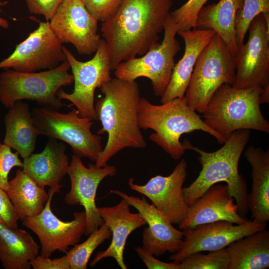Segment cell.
I'll return each mask as SVG.
<instances>
[{
  "mask_svg": "<svg viewBox=\"0 0 269 269\" xmlns=\"http://www.w3.org/2000/svg\"><path fill=\"white\" fill-rule=\"evenodd\" d=\"M172 0H124L117 12L102 22L112 70L121 62L143 55L159 44Z\"/></svg>",
  "mask_w": 269,
  "mask_h": 269,
  "instance_id": "obj_1",
  "label": "cell"
},
{
  "mask_svg": "<svg viewBox=\"0 0 269 269\" xmlns=\"http://www.w3.org/2000/svg\"><path fill=\"white\" fill-rule=\"evenodd\" d=\"M100 88L104 96L95 105L97 120L102 126L97 134L106 133L108 140L95 164L104 166L122 149L144 148L147 144L138 123L141 97L137 83L116 77Z\"/></svg>",
  "mask_w": 269,
  "mask_h": 269,
  "instance_id": "obj_2",
  "label": "cell"
},
{
  "mask_svg": "<svg viewBox=\"0 0 269 269\" xmlns=\"http://www.w3.org/2000/svg\"><path fill=\"white\" fill-rule=\"evenodd\" d=\"M250 130L234 132L223 146L214 152H206L198 147L193 150L199 156L198 160L202 169L196 179L188 187H183L185 201L191 205L212 186L221 182L227 183L235 200L239 214L243 218L249 211V193L246 181L239 172V162L250 138Z\"/></svg>",
  "mask_w": 269,
  "mask_h": 269,
  "instance_id": "obj_3",
  "label": "cell"
},
{
  "mask_svg": "<svg viewBox=\"0 0 269 269\" xmlns=\"http://www.w3.org/2000/svg\"><path fill=\"white\" fill-rule=\"evenodd\" d=\"M137 119L140 129L154 131L149 136L150 140L174 160L181 159L187 150H193L194 146L189 141H180L184 134L201 131L213 136L220 144L225 141L188 105L184 96L160 105H154L141 97Z\"/></svg>",
  "mask_w": 269,
  "mask_h": 269,
  "instance_id": "obj_4",
  "label": "cell"
},
{
  "mask_svg": "<svg viewBox=\"0 0 269 269\" xmlns=\"http://www.w3.org/2000/svg\"><path fill=\"white\" fill-rule=\"evenodd\" d=\"M262 88L239 89L222 85L202 113L204 123L226 140L235 131L253 130L269 133V122L260 108Z\"/></svg>",
  "mask_w": 269,
  "mask_h": 269,
  "instance_id": "obj_5",
  "label": "cell"
},
{
  "mask_svg": "<svg viewBox=\"0 0 269 269\" xmlns=\"http://www.w3.org/2000/svg\"><path fill=\"white\" fill-rule=\"evenodd\" d=\"M70 68L66 60L55 68L39 72L4 70L0 73V102L9 109L18 101L32 100L38 107L59 111L64 104L58 91L73 83Z\"/></svg>",
  "mask_w": 269,
  "mask_h": 269,
  "instance_id": "obj_6",
  "label": "cell"
},
{
  "mask_svg": "<svg viewBox=\"0 0 269 269\" xmlns=\"http://www.w3.org/2000/svg\"><path fill=\"white\" fill-rule=\"evenodd\" d=\"M236 70L235 56L215 33L195 65L184 95L188 105L195 112L202 113L222 85H233Z\"/></svg>",
  "mask_w": 269,
  "mask_h": 269,
  "instance_id": "obj_7",
  "label": "cell"
},
{
  "mask_svg": "<svg viewBox=\"0 0 269 269\" xmlns=\"http://www.w3.org/2000/svg\"><path fill=\"white\" fill-rule=\"evenodd\" d=\"M31 113L39 135L67 143L74 154L80 158L95 162L97 160L103 150L102 137L91 132L92 119L80 116L75 109L63 114L54 109L36 107Z\"/></svg>",
  "mask_w": 269,
  "mask_h": 269,
  "instance_id": "obj_8",
  "label": "cell"
},
{
  "mask_svg": "<svg viewBox=\"0 0 269 269\" xmlns=\"http://www.w3.org/2000/svg\"><path fill=\"white\" fill-rule=\"evenodd\" d=\"M162 41L149 49L142 57H134L119 63L114 70L116 77L132 82L139 77L149 79L154 95L161 97L172 75L174 57L180 50L176 38L178 28L170 13L166 20Z\"/></svg>",
  "mask_w": 269,
  "mask_h": 269,
  "instance_id": "obj_9",
  "label": "cell"
},
{
  "mask_svg": "<svg viewBox=\"0 0 269 269\" xmlns=\"http://www.w3.org/2000/svg\"><path fill=\"white\" fill-rule=\"evenodd\" d=\"M62 49L72 70L74 88L70 94L60 89L57 96L74 105L80 116L97 120L94 105L95 90L112 79L113 70L106 42L101 39L94 57L85 62L77 60L65 46L63 45Z\"/></svg>",
  "mask_w": 269,
  "mask_h": 269,
  "instance_id": "obj_10",
  "label": "cell"
},
{
  "mask_svg": "<svg viewBox=\"0 0 269 269\" xmlns=\"http://www.w3.org/2000/svg\"><path fill=\"white\" fill-rule=\"evenodd\" d=\"M60 184L49 189V198L43 210L38 215L22 221V225L31 230L38 238L40 243V255L50 258L56 251L65 253L70 246L78 244L84 235L86 229L85 211L76 212L73 219L64 222L53 213L51 208L52 199L59 192Z\"/></svg>",
  "mask_w": 269,
  "mask_h": 269,
  "instance_id": "obj_11",
  "label": "cell"
},
{
  "mask_svg": "<svg viewBox=\"0 0 269 269\" xmlns=\"http://www.w3.org/2000/svg\"><path fill=\"white\" fill-rule=\"evenodd\" d=\"M62 43L52 31L48 21H39V26L14 51L0 61V68H12L21 72L50 70L67 60Z\"/></svg>",
  "mask_w": 269,
  "mask_h": 269,
  "instance_id": "obj_12",
  "label": "cell"
},
{
  "mask_svg": "<svg viewBox=\"0 0 269 269\" xmlns=\"http://www.w3.org/2000/svg\"><path fill=\"white\" fill-rule=\"evenodd\" d=\"M248 41L238 46L235 56L233 87L239 89L269 87V32L262 14L251 23Z\"/></svg>",
  "mask_w": 269,
  "mask_h": 269,
  "instance_id": "obj_13",
  "label": "cell"
},
{
  "mask_svg": "<svg viewBox=\"0 0 269 269\" xmlns=\"http://www.w3.org/2000/svg\"><path fill=\"white\" fill-rule=\"evenodd\" d=\"M98 22L82 0H63L49 21L61 42L71 43L81 55H90L97 50L102 39Z\"/></svg>",
  "mask_w": 269,
  "mask_h": 269,
  "instance_id": "obj_14",
  "label": "cell"
},
{
  "mask_svg": "<svg viewBox=\"0 0 269 269\" xmlns=\"http://www.w3.org/2000/svg\"><path fill=\"white\" fill-rule=\"evenodd\" d=\"M117 172L114 165L98 166L89 163L86 167L81 158L73 154L67 174L71 181L70 190L65 197L69 205H80L85 209L86 229L85 235L89 236L97 230L104 221L96 204L97 189L101 181L108 176H114Z\"/></svg>",
  "mask_w": 269,
  "mask_h": 269,
  "instance_id": "obj_15",
  "label": "cell"
},
{
  "mask_svg": "<svg viewBox=\"0 0 269 269\" xmlns=\"http://www.w3.org/2000/svg\"><path fill=\"white\" fill-rule=\"evenodd\" d=\"M187 175V164L182 159L168 176L157 175L144 185L136 184L130 178L128 184L132 190L147 197L172 224L178 225L188 208L182 191Z\"/></svg>",
  "mask_w": 269,
  "mask_h": 269,
  "instance_id": "obj_16",
  "label": "cell"
},
{
  "mask_svg": "<svg viewBox=\"0 0 269 269\" xmlns=\"http://www.w3.org/2000/svg\"><path fill=\"white\" fill-rule=\"evenodd\" d=\"M266 226L267 224L258 223L253 220L235 225L228 221H219L183 231L182 246L177 252L172 254L169 259L180 263L188 256L196 252L225 248L241 238L266 229Z\"/></svg>",
  "mask_w": 269,
  "mask_h": 269,
  "instance_id": "obj_17",
  "label": "cell"
},
{
  "mask_svg": "<svg viewBox=\"0 0 269 269\" xmlns=\"http://www.w3.org/2000/svg\"><path fill=\"white\" fill-rule=\"evenodd\" d=\"M110 192L124 199L130 206L135 208L148 225L142 233V247L156 257L167 252L174 254L180 249L183 242V231L174 228L144 196L139 198L129 195L119 190H112Z\"/></svg>",
  "mask_w": 269,
  "mask_h": 269,
  "instance_id": "obj_18",
  "label": "cell"
},
{
  "mask_svg": "<svg viewBox=\"0 0 269 269\" xmlns=\"http://www.w3.org/2000/svg\"><path fill=\"white\" fill-rule=\"evenodd\" d=\"M228 186L214 185L188 206L184 219L178 225L182 231L198 226L219 221H226L235 224L249 221L241 216L234 203Z\"/></svg>",
  "mask_w": 269,
  "mask_h": 269,
  "instance_id": "obj_19",
  "label": "cell"
},
{
  "mask_svg": "<svg viewBox=\"0 0 269 269\" xmlns=\"http://www.w3.org/2000/svg\"><path fill=\"white\" fill-rule=\"evenodd\" d=\"M130 205L124 199L110 207H98L100 216L112 232V240L108 248L97 252L90 266L94 267L100 261L112 258L122 269H127L124 252L129 236L135 230L146 224L141 215L132 213Z\"/></svg>",
  "mask_w": 269,
  "mask_h": 269,
  "instance_id": "obj_20",
  "label": "cell"
},
{
  "mask_svg": "<svg viewBox=\"0 0 269 269\" xmlns=\"http://www.w3.org/2000/svg\"><path fill=\"white\" fill-rule=\"evenodd\" d=\"M177 34L184 41V53L175 64L170 81L161 97V104L184 96L197 60L215 33L212 30L195 28L178 31Z\"/></svg>",
  "mask_w": 269,
  "mask_h": 269,
  "instance_id": "obj_21",
  "label": "cell"
},
{
  "mask_svg": "<svg viewBox=\"0 0 269 269\" xmlns=\"http://www.w3.org/2000/svg\"><path fill=\"white\" fill-rule=\"evenodd\" d=\"M66 149L64 142L49 138L42 152L23 159L22 170L41 187L58 185L69 166Z\"/></svg>",
  "mask_w": 269,
  "mask_h": 269,
  "instance_id": "obj_22",
  "label": "cell"
},
{
  "mask_svg": "<svg viewBox=\"0 0 269 269\" xmlns=\"http://www.w3.org/2000/svg\"><path fill=\"white\" fill-rule=\"evenodd\" d=\"M244 155L252 167L249 210L253 221L267 224L269 221V151L250 145Z\"/></svg>",
  "mask_w": 269,
  "mask_h": 269,
  "instance_id": "obj_23",
  "label": "cell"
},
{
  "mask_svg": "<svg viewBox=\"0 0 269 269\" xmlns=\"http://www.w3.org/2000/svg\"><path fill=\"white\" fill-rule=\"evenodd\" d=\"M243 3L244 0H220L217 3L204 5L197 17L196 28L214 31L234 56L238 48L236 39V17Z\"/></svg>",
  "mask_w": 269,
  "mask_h": 269,
  "instance_id": "obj_24",
  "label": "cell"
},
{
  "mask_svg": "<svg viewBox=\"0 0 269 269\" xmlns=\"http://www.w3.org/2000/svg\"><path fill=\"white\" fill-rule=\"evenodd\" d=\"M5 134L3 143L15 149L24 159L30 156L39 135L33 125L28 105L16 102L4 117Z\"/></svg>",
  "mask_w": 269,
  "mask_h": 269,
  "instance_id": "obj_25",
  "label": "cell"
},
{
  "mask_svg": "<svg viewBox=\"0 0 269 269\" xmlns=\"http://www.w3.org/2000/svg\"><path fill=\"white\" fill-rule=\"evenodd\" d=\"M40 246L29 232L0 223V262L5 269H30Z\"/></svg>",
  "mask_w": 269,
  "mask_h": 269,
  "instance_id": "obj_26",
  "label": "cell"
},
{
  "mask_svg": "<svg viewBox=\"0 0 269 269\" xmlns=\"http://www.w3.org/2000/svg\"><path fill=\"white\" fill-rule=\"evenodd\" d=\"M228 269H266L269 267V231L266 229L241 238L226 247Z\"/></svg>",
  "mask_w": 269,
  "mask_h": 269,
  "instance_id": "obj_27",
  "label": "cell"
},
{
  "mask_svg": "<svg viewBox=\"0 0 269 269\" xmlns=\"http://www.w3.org/2000/svg\"><path fill=\"white\" fill-rule=\"evenodd\" d=\"M6 191L21 221L40 213L49 198L45 188L39 186L20 169L8 181Z\"/></svg>",
  "mask_w": 269,
  "mask_h": 269,
  "instance_id": "obj_28",
  "label": "cell"
},
{
  "mask_svg": "<svg viewBox=\"0 0 269 269\" xmlns=\"http://www.w3.org/2000/svg\"><path fill=\"white\" fill-rule=\"evenodd\" d=\"M112 237V232L104 223L97 230L89 235L81 244H77L69 250L66 256L70 269H86L89 259L96 248Z\"/></svg>",
  "mask_w": 269,
  "mask_h": 269,
  "instance_id": "obj_29",
  "label": "cell"
},
{
  "mask_svg": "<svg viewBox=\"0 0 269 269\" xmlns=\"http://www.w3.org/2000/svg\"><path fill=\"white\" fill-rule=\"evenodd\" d=\"M269 12V0H244L237 11L235 20L236 39L238 46L244 43L245 35L253 19L260 14Z\"/></svg>",
  "mask_w": 269,
  "mask_h": 269,
  "instance_id": "obj_30",
  "label": "cell"
},
{
  "mask_svg": "<svg viewBox=\"0 0 269 269\" xmlns=\"http://www.w3.org/2000/svg\"><path fill=\"white\" fill-rule=\"evenodd\" d=\"M180 264L181 269H228L229 260L225 248L207 254L193 253Z\"/></svg>",
  "mask_w": 269,
  "mask_h": 269,
  "instance_id": "obj_31",
  "label": "cell"
},
{
  "mask_svg": "<svg viewBox=\"0 0 269 269\" xmlns=\"http://www.w3.org/2000/svg\"><path fill=\"white\" fill-rule=\"evenodd\" d=\"M208 0H188L180 7L170 12L177 25L178 31L196 28L198 13Z\"/></svg>",
  "mask_w": 269,
  "mask_h": 269,
  "instance_id": "obj_32",
  "label": "cell"
},
{
  "mask_svg": "<svg viewBox=\"0 0 269 269\" xmlns=\"http://www.w3.org/2000/svg\"><path fill=\"white\" fill-rule=\"evenodd\" d=\"M11 148L0 141V187L5 191L8 187V175L11 169L14 167H23L19 153L17 151L12 152Z\"/></svg>",
  "mask_w": 269,
  "mask_h": 269,
  "instance_id": "obj_33",
  "label": "cell"
},
{
  "mask_svg": "<svg viewBox=\"0 0 269 269\" xmlns=\"http://www.w3.org/2000/svg\"><path fill=\"white\" fill-rule=\"evenodd\" d=\"M86 8L98 21L102 22L112 17L124 0H82Z\"/></svg>",
  "mask_w": 269,
  "mask_h": 269,
  "instance_id": "obj_34",
  "label": "cell"
},
{
  "mask_svg": "<svg viewBox=\"0 0 269 269\" xmlns=\"http://www.w3.org/2000/svg\"><path fill=\"white\" fill-rule=\"evenodd\" d=\"M19 219L6 191L0 187V223L17 229Z\"/></svg>",
  "mask_w": 269,
  "mask_h": 269,
  "instance_id": "obj_35",
  "label": "cell"
},
{
  "mask_svg": "<svg viewBox=\"0 0 269 269\" xmlns=\"http://www.w3.org/2000/svg\"><path fill=\"white\" fill-rule=\"evenodd\" d=\"M30 12L50 20L63 0H24Z\"/></svg>",
  "mask_w": 269,
  "mask_h": 269,
  "instance_id": "obj_36",
  "label": "cell"
},
{
  "mask_svg": "<svg viewBox=\"0 0 269 269\" xmlns=\"http://www.w3.org/2000/svg\"><path fill=\"white\" fill-rule=\"evenodd\" d=\"M134 249L148 269H181L180 263L174 261L172 263L160 261L142 247L138 246Z\"/></svg>",
  "mask_w": 269,
  "mask_h": 269,
  "instance_id": "obj_37",
  "label": "cell"
},
{
  "mask_svg": "<svg viewBox=\"0 0 269 269\" xmlns=\"http://www.w3.org/2000/svg\"><path fill=\"white\" fill-rule=\"evenodd\" d=\"M30 264L34 269H70L66 255L53 260L38 255L30 262Z\"/></svg>",
  "mask_w": 269,
  "mask_h": 269,
  "instance_id": "obj_38",
  "label": "cell"
},
{
  "mask_svg": "<svg viewBox=\"0 0 269 269\" xmlns=\"http://www.w3.org/2000/svg\"><path fill=\"white\" fill-rule=\"evenodd\" d=\"M269 87L262 88V91L260 95V103L269 104Z\"/></svg>",
  "mask_w": 269,
  "mask_h": 269,
  "instance_id": "obj_39",
  "label": "cell"
},
{
  "mask_svg": "<svg viewBox=\"0 0 269 269\" xmlns=\"http://www.w3.org/2000/svg\"><path fill=\"white\" fill-rule=\"evenodd\" d=\"M7 1H1L0 0V6L5 5ZM0 26L4 29H7L9 27V23L7 20L0 16Z\"/></svg>",
  "mask_w": 269,
  "mask_h": 269,
  "instance_id": "obj_40",
  "label": "cell"
}]
</instances>
